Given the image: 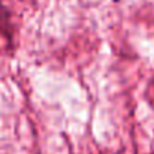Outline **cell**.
Segmentation results:
<instances>
[{"label": "cell", "mask_w": 154, "mask_h": 154, "mask_svg": "<svg viewBox=\"0 0 154 154\" xmlns=\"http://www.w3.org/2000/svg\"><path fill=\"white\" fill-rule=\"evenodd\" d=\"M17 50V26L12 12L0 5V55H11Z\"/></svg>", "instance_id": "6da1fadb"}]
</instances>
